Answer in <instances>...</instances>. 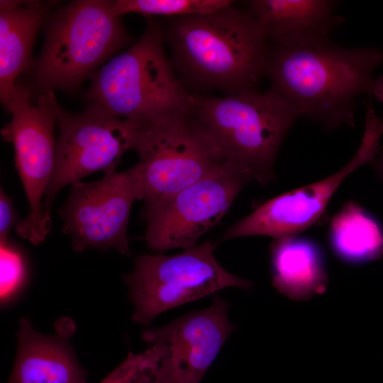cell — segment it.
I'll return each mask as SVG.
<instances>
[{"label":"cell","instance_id":"6da1fadb","mask_svg":"<svg viewBox=\"0 0 383 383\" xmlns=\"http://www.w3.org/2000/svg\"><path fill=\"white\" fill-rule=\"evenodd\" d=\"M270 89L299 115L327 129L353 127L356 100L362 94L383 101V77L374 71L383 51L348 48L329 38L270 45Z\"/></svg>","mask_w":383,"mask_h":383},{"label":"cell","instance_id":"7a4b0ae2","mask_svg":"<svg viewBox=\"0 0 383 383\" xmlns=\"http://www.w3.org/2000/svg\"><path fill=\"white\" fill-rule=\"evenodd\" d=\"M233 4L211 13L173 17L166 31L172 64L185 80L227 95L257 90L267 74L270 49L249 12Z\"/></svg>","mask_w":383,"mask_h":383},{"label":"cell","instance_id":"3957f363","mask_svg":"<svg viewBox=\"0 0 383 383\" xmlns=\"http://www.w3.org/2000/svg\"><path fill=\"white\" fill-rule=\"evenodd\" d=\"M189 109L229 162L265 186L275 179L281 144L296 120L293 108L270 89L223 97L191 94Z\"/></svg>","mask_w":383,"mask_h":383},{"label":"cell","instance_id":"277c9868","mask_svg":"<svg viewBox=\"0 0 383 383\" xmlns=\"http://www.w3.org/2000/svg\"><path fill=\"white\" fill-rule=\"evenodd\" d=\"M190 95L165 55L162 31L150 24L131 48L91 74L87 109L140 123L187 106Z\"/></svg>","mask_w":383,"mask_h":383},{"label":"cell","instance_id":"5b68a950","mask_svg":"<svg viewBox=\"0 0 383 383\" xmlns=\"http://www.w3.org/2000/svg\"><path fill=\"white\" fill-rule=\"evenodd\" d=\"M136 125L133 150L139 161L133 168L144 206L231 163L192 113L189 104Z\"/></svg>","mask_w":383,"mask_h":383},{"label":"cell","instance_id":"8992f818","mask_svg":"<svg viewBox=\"0 0 383 383\" xmlns=\"http://www.w3.org/2000/svg\"><path fill=\"white\" fill-rule=\"evenodd\" d=\"M112 1H74L53 16L36 64V79L45 88L71 89L118 50L126 40Z\"/></svg>","mask_w":383,"mask_h":383},{"label":"cell","instance_id":"52a82bcc","mask_svg":"<svg viewBox=\"0 0 383 383\" xmlns=\"http://www.w3.org/2000/svg\"><path fill=\"white\" fill-rule=\"evenodd\" d=\"M211 240L173 255H142L123 277L135 306L132 320L148 324L160 313L230 287L250 289L252 282L226 270Z\"/></svg>","mask_w":383,"mask_h":383},{"label":"cell","instance_id":"ba28073f","mask_svg":"<svg viewBox=\"0 0 383 383\" xmlns=\"http://www.w3.org/2000/svg\"><path fill=\"white\" fill-rule=\"evenodd\" d=\"M4 105L12 117L2 128V135L13 145L16 167L29 204L28 214L15 231L38 245L45 240L52 226L45 218L43 199L55 165L54 130L60 105L52 90L45 91L32 104L30 90L21 84Z\"/></svg>","mask_w":383,"mask_h":383},{"label":"cell","instance_id":"9c48e42d","mask_svg":"<svg viewBox=\"0 0 383 383\" xmlns=\"http://www.w3.org/2000/svg\"><path fill=\"white\" fill-rule=\"evenodd\" d=\"M250 178L228 163L159 202L144 206L148 249L187 250L226 214Z\"/></svg>","mask_w":383,"mask_h":383},{"label":"cell","instance_id":"30bf717a","mask_svg":"<svg viewBox=\"0 0 383 383\" xmlns=\"http://www.w3.org/2000/svg\"><path fill=\"white\" fill-rule=\"evenodd\" d=\"M57 124L55 165L43 199L50 223L52 204L64 187L96 172L116 171L123 154L133 148L137 126L89 109L75 114L60 106Z\"/></svg>","mask_w":383,"mask_h":383},{"label":"cell","instance_id":"8fae6325","mask_svg":"<svg viewBox=\"0 0 383 383\" xmlns=\"http://www.w3.org/2000/svg\"><path fill=\"white\" fill-rule=\"evenodd\" d=\"M141 201L135 171L104 174L102 179L71 184V192L58 213L62 232L70 237L77 252L88 249H115L129 255L127 235L131 210Z\"/></svg>","mask_w":383,"mask_h":383},{"label":"cell","instance_id":"7c38bea8","mask_svg":"<svg viewBox=\"0 0 383 383\" xmlns=\"http://www.w3.org/2000/svg\"><path fill=\"white\" fill-rule=\"evenodd\" d=\"M382 134L383 123L367 119L361 145L343 167L318 182L265 201L231 226L222 240L257 235L277 239L296 236L308 228L321 218L342 182L360 166L373 162Z\"/></svg>","mask_w":383,"mask_h":383},{"label":"cell","instance_id":"4fadbf2b","mask_svg":"<svg viewBox=\"0 0 383 383\" xmlns=\"http://www.w3.org/2000/svg\"><path fill=\"white\" fill-rule=\"evenodd\" d=\"M229 304L216 296L204 309L189 313L162 328L146 329L143 340L164 349L157 383H199L234 330Z\"/></svg>","mask_w":383,"mask_h":383},{"label":"cell","instance_id":"5bb4252c","mask_svg":"<svg viewBox=\"0 0 383 383\" xmlns=\"http://www.w3.org/2000/svg\"><path fill=\"white\" fill-rule=\"evenodd\" d=\"M55 328V334H43L28 318H21L17 353L7 383H87V372L68 340L74 332V323L62 318Z\"/></svg>","mask_w":383,"mask_h":383},{"label":"cell","instance_id":"9a60e30c","mask_svg":"<svg viewBox=\"0 0 383 383\" xmlns=\"http://www.w3.org/2000/svg\"><path fill=\"white\" fill-rule=\"evenodd\" d=\"M247 11L272 44L329 38L344 18L328 0H252Z\"/></svg>","mask_w":383,"mask_h":383},{"label":"cell","instance_id":"2e32d148","mask_svg":"<svg viewBox=\"0 0 383 383\" xmlns=\"http://www.w3.org/2000/svg\"><path fill=\"white\" fill-rule=\"evenodd\" d=\"M0 2V96L4 104L18 85L47 6L33 1Z\"/></svg>","mask_w":383,"mask_h":383},{"label":"cell","instance_id":"e0dca14e","mask_svg":"<svg viewBox=\"0 0 383 383\" xmlns=\"http://www.w3.org/2000/svg\"><path fill=\"white\" fill-rule=\"evenodd\" d=\"M271 265L273 287L292 299L308 300L326 290L323 254L310 240L296 236L274 239Z\"/></svg>","mask_w":383,"mask_h":383},{"label":"cell","instance_id":"ac0fdd59","mask_svg":"<svg viewBox=\"0 0 383 383\" xmlns=\"http://www.w3.org/2000/svg\"><path fill=\"white\" fill-rule=\"evenodd\" d=\"M331 240L335 252L352 263L374 260L383 255V229L357 204L346 203L333 218Z\"/></svg>","mask_w":383,"mask_h":383},{"label":"cell","instance_id":"d6986e66","mask_svg":"<svg viewBox=\"0 0 383 383\" xmlns=\"http://www.w3.org/2000/svg\"><path fill=\"white\" fill-rule=\"evenodd\" d=\"M233 2L230 0H117L112 1V10L118 16L137 13L177 17L211 13Z\"/></svg>","mask_w":383,"mask_h":383},{"label":"cell","instance_id":"ffe728a7","mask_svg":"<svg viewBox=\"0 0 383 383\" xmlns=\"http://www.w3.org/2000/svg\"><path fill=\"white\" fill-rule=\"evenodd\" d=\"M163 354V347L159 343L150 344L140 353H130L100 383H157Z\"/></svg>","mask_w":383,"mask_h":383},{"label":"cell","instance_id":"44dd1931","mask_svg":"<svg viewBox=\"0 0 383 383\" xmlns=\"http://www.w3.org/2000/svg\"><path fill=\"white\" fill-rule=\"evenodd\" d=\"M26 266L18 250L8 241L1 243V299L5 301L23 284Z\"/></svg>","mask_w":383,"mask_h":383},{"label":"cell","instance_id":"7402d4cb","mask_svg":"<svg viewBox=\"0 0 383 383\" xmlns=\"http://www.w3.org/2000/svg\"><path fill=\"white\" fill-rule=\"evenodd\" d=\"M21 219L13 206L11 199L1 188L0 192V240L8 241V235L13 226H16Z\"/></svg>","mask_w":383,"mask_h":383},{"label":"cell","instance_id":"603a6c76","mask_svg":"<svg viewBox=\"0 0 383 383\" xmlns=\"http://www.w3.org/2000/svg\"><path fill=\"white\" fill-rule=\"evenodd\" d=\"M372 164H373L374 169L379 176L383 178V150L380 152L379 155H377Z\"/></svg>","mask_w":383,"mask_h":383}]
</instances>
